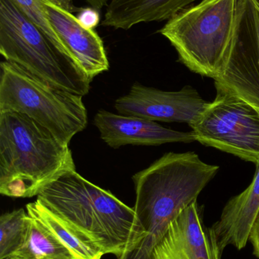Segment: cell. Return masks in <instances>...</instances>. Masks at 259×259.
Returning a JSON list of instances; mask_svg holds the SVG:
<instances>
[{"mask_svg":"<svg viewBox=\"0 0 259 259\" xmlns=\"http://www.w3.org/2000/svg\"><path fill=\"white\" fill-rule=\"evenodd\" d=\"M53 214L89 237L104 255L117 259L133 251L146 232L134 208L110 191L87 181L76 170L68 172L38 194Z\"/></svg>","mask_w":259,"mask_h":259,"instance_id":"cell-1","label":"cell"},{"mask_svg":"<svg viewBox=\"0 0 259 259\" xmlns=\"http://www.w3.org/2000/svg\"><path fill=\"white\" fill-rule=\"evenodd\" d=\"M68 145L24 114L0 112V193L38 196L61 176L76 170Z\"/></svg>","mask_w":259,"mask_h":259,"instance_id":"cell-2","label":"cell"},{"mask_svg":"<svg viewBox=\"0 0 259 259\" xmlns=\"http://www.w3.org/2000/svg\"><path fill=\"white\" fill-rule=\"evenodd\" d=\"M240 4V0H201L168 20L159 33L189 69L216 80L232 50Z\"/></svg>","mask_w":259,"mask_h":259,"instance_id":"cell-3","label":"cell"},{"mask_svg":"<svg viewBox=\"0 0 259 259\" xmlns=\"http://www.w3.org/2000/svg\"><path fill=\"white\" fill-rule=\"evenodd\" d=\"M193 152H168L132 177L137 215H147L170 225L184 209L197 202L218 171Z\"/></svg>","mask_w":259,"mask_h":259,"instance_id":"cell-4","label":"cell"},{"mask_svg":"<svg viewBox=\"0 0 259 259\" xmlns=\"http://www.w3.org/2000/svg\"><path fill=\"white\" fill-rule=\"evenodd\" d=\"M82 96L57 88L13 62L0 64V112L30 117L69 144L88 124Z\"/></svg>","mask_w":259,"mask_h":259,"instance_id":"cell-5","label":"cell"},{"mask_svg":"<svg viewBox=\"0 0 259 259\" xmlns=\"http://www.w3.org/2000/svg\"><path fill=\"white\" fill-rule=\"evenodd\" d=\"M0 53L51 84L87 95L92 80L61 53L12 0H0Z\"/></svg>","mask_w":259,"mask_h":259,"instance_id":"cell-6","label":"cell"},{"mask_svg":"<svg viewBox=\"0 0 259 259\" xmlns=\"http://www.w3.org/2000/svg\"><path fill=\"white\" fill-rule=\"evenodd\" d=\"M217 95L190 127L196 141L259 163V109L216 83Z\"/></svg>","mask_w":259,"mask_h":259,"instance_id":"cell-7","label":"cell"},{"mask_svg":"<svg viewBox=\"0 0 259 259\" xmlns=\"http://www.w3.org/2000/svg\"><path fill=\"white\" fill-rule=\"evenodd\" d=\"M216 83L259 109V3L240 0L237 30L225 71Z\"/></svg>","mask_w":259,"mask_h":259,"instance_id":"cell-8","label":"cell"},{"mask_svg":"<svg viewBox=\"0 0 259 259\" xmlns=\"http://www.w3.org/2000/svg\"><path fill=\"white\" fill-rule=\"evenodd\" d=\"M47 19L68 57L93 80L109 68L106 50L98 33L85 27L74 15L71 0H42Z\"/></svg>","mask_w":259,"mask_h":259,"instance_id":"cell-9","label":"cell"},{"mask_svg":"<svg viewBox=\"0 0 259 259\" xmlns=\"http://www.w3.org/2000/svg\"><path fill=\"white\" fill-rule=\"evenodd\" d=\"M208 104L192 87L170 92L135 83L126 95L116 100L114 106L120 115L191 126Z\"/></svg>","mask_w":259,"mask_h":259,"instance_id":"cell-10","label":"cell"},{"mask_svg":"<svg viewBox=\"0 0 259 259\" xmlns=\"http://www.w3.org/2000/svg\"><path fill=\"white\" fill-rule=\"evenodd\" d=\"M205 227L197 202H193L169 225L151 259H221Z\"/></svg>","mask_w":259,"mask_h":259,"instance_id":"cell-11","label":"cell"},{"mask_svg":"<svg viewBox=\"0 0 259 259\" xmlns=\"http://www.w3.org/2000/svg\"><path fill=\"white\" fill-rule=\"evenodd\" d=\"M94 123L100 131L102 140L114 149L125 145L159 146L196 141L193 131H175L147 118L126 116L106 110L97 112Z\"/></svg>","mask_w":259,"mask_h":259,"instance_id":"cell-12","label":"cell"},{"mask_svg":"<svg viewBox=\"0 0 259 259\" xmlns=\"http://www.w3.org/2000/svg\"><path fill=\"white\" fill-rule=\"evenodd\" d=\"M258 211L259 163L249 187L228 201L220 219L209 228L213 243L220 255L228 246L238 250L245 248Z\"/></svg>","mask_w":259,"mask_h":259,"instance_id":"cell-13","label":"cell"},{"mask_svg":"<svg viewBox=\"0 0 259 259\" xmlns=\"http://www.w3.org/2000/svg\"><path fill=\"white\" fill-rule=\"evenodd\" d=\"M198 0H109L102 26L127 30L142 23L168 21Z\"/></svg>","mask_w":259,"mask_h":259,"instance_id":"cell-14","label":"cell"},{"mask_svg":"<svg viewBox=\"0 0 259 259\" xmlns=\"http://www.w3.org/2000/svg\"><path fill=\"white\" fill-rule=\"evenodd\" d=\"M29 215L43 222L72 252L76 259H101L104 254L86 234L62 220L38 200L27 204Z\"/></svg>","mask_w":259,"mask_h":259,"instance_id":"cell-15","label":"cell"},{"mask_svg":"<svg viewBox=\"0 0 259 259\" xmlns=\"http://www.w3.org/2000/svg\"><path fill=\"white\" fill-rule=\"evenodd\" d=\"M30 217L25 240L8 259H76L72 252L41 221Z\"/></svg>","mask_w":259,"mask_h":259,"instance_id":"cell-16","label":"cell"},{"mask_svg":"<svg viewBox=\"0 0 259 259\" xmlns=\"http://www.w3.org/2000/svg\"><path fill=\"white\" fill-rule=\"evenodd\" d=\"M30 217L23 208L4 213L0 217V259H8L24 243Z\"/></svg>","mask_w":259,"mask_h":259,"instance_id":"cell-17","label":"cell"},{"mask_svg":"<svg viewBox=\"0 0 259 259\" xmlns=\"http://www.w3.org/2000/svg\"><path fill=\"white\" fill-rule=\"evenodd\" d=\"M12 1L29 19L31 20L47 35L49 39L61 53L69 58L64 50L62 42L47 19L42 0H12Z\"/></svg>","mask_w":259,"mask_h":259,"instance_id":"cell-18","label":"cell"},{"mask_svg":"<svg viewBox=\"0 0 259 259\" xmlns=\"http://www.w3.org/2000/svg\"><path fill=\"white\" fill-rule=\"evenodd\" d=\"M77 17L80 22L88 28L94 29L98 24L99 14L97 10L93 8L80 9Z\"/></svg>","mask_w":259,"mask_h":259,"instance_id":"cell-19","label":"cell"},{"mask_svg":"<svg viewBox=\"0 0 259 259\" xmlns=\"http://www.w3.org/2000/svg\"><path fill=\"white\" fill-rule=\"evenodd\" d=\"M249 240L253 246L254 255L259 258V211L251 228Z\"/></svg>","mask_w":259,"mask_h":259,"instance_id":"cell-20","label":"cell"},{"mask_svg":"<svg viewBox=\"0 0 259 259\" xmlns=\"http://www.w3.org/2000/svg\"><path fill=\"white\" fill-rule=\"evenodd\" d=\"M86 2L91 8L96 10H101L105 6H107L109 0H84Z\"/></svg>","mask_w":259,"mask_h":259,"instance_id":"cell-21","label":"cell"}]
</instances>
